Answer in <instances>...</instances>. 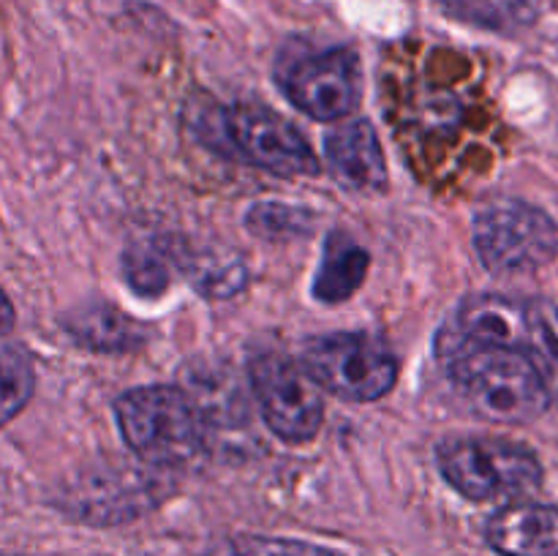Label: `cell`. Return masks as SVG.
<instances>
[{
    "label": "cell",
    "mask_w": 558,
    "mask_h": 556,
    "mask_svg": "<svg viewBox=\"0 0 558 556\" xmlns=\"http://www.w3.org/2000/svg\"><path fill=\"white\" fill-rule=\"evenodd\" d=\"M472 232L483 265L499 276L539 270L558 251L554 218L521 200H494L480 207Z\"/></svg>",
    "instance_id": "5b68a950"
},
{
    "label": "cell",
    "mask_w": 558,
    "mask_h": 556,
    "mask_svg": "<svg viewBox=\"0 0 558 556\" xmlns=\"http://www.w3.org/2000/svg\"><path fill=\"white\" fill-rule=\"evenodd\" d=\"M125 267V281L131 283V289L147 298H156L163 289L169 287V270L167 262L161 254H156L153 249L142 251H129L123 259Z\"/></svg>",
    "instance_id": "e0dca14e"
},
{
    "label": "cell",
    "mask_w": 558,
    "mask_h": 556,
    "mask_svg": "<svg viewBox=\"0 0 558 556\" xmlns=\"http://www.w3.org/2000/svg\"><path fill=\"white\" fill-rule=\"evenodd\" d=\"M251 390L267 428L287 445L314 439L325 420V398L303 365L278 352H262L248 365Z\"/></svg>",
    "instance_id": "8992f818"
},
{
    "label": "cell",
    "mask_w": 558,
    "mask_h": 556,
    "mask_svg": "<svg viewBox=\"0 0 558 556\" xmlns=\"http://www.w3.org/2000/svg\"><path fill=\"white\" fill-rule=\"evenodd\" d=\"M303 368L327 392L354 403L387 396L398 379V358L371 333L308 338L303 347Z\"/></svg>",
    "instance_id": "277c9868"
},
{
    "label": "cell",
    "mask_w": 558,
    "mask_h": 556,
    "mask_svg": "<svg viewBox=\"0 0 558 556\" xmlns=\"http://www.w3.org/2000/svg\"><path fill=\"white\" fill-rule=\"evenodd\" d=\"M368 273V251L347 232H332L325 243V256L314 278V298L319 303H343L352 298Z\"/></svg>",
    "instance_id": "8fae6325"
},
{
    "label": "cell",
    "mask_w": 558,
    "mask_h": 556,
    "mask_svg": "<svg viewBox=\"0 0 558 556\" xmlns=\"http://www.w3.org/2000/svg\"><path fill=\"white\" fill-rule=\"evenodd\" d=\"M436 352L463 401L490 423H532L554 401L534 360L518 349L439 336Z\"/></svg>",
    "instance_id": "6da1fadb"
},
{
    "label": "cell",
    "mask_w": 558,
    "mask_h": 556,
    "mask_svg": "<svg viewBox=\"0 0 558 556\" xmlns=\"http://www.w3.org/2000/svg\"><path fill=\"white\" fill-rule=\"evenodd\" d=\"M447 483L472 501L521 499L543 485V463L526 445L499 436H452L436 450Z\"/></svg>",
    "instance_id": "3957f363"
},
{
    "label": "cell",
    "mask_w": 558,
    "mask_h": 556,
    "mask_svg": "<svg viewBox=\"0 0 558 556\" xmlns=\"http://www.w3.org/2000/svg\"><path fill=\"white\" fill-rule=\"evenodd\" d=\"M245 223L259 238H300L311 229V213L292 205H278V202H262L251 207Z\"/></svg>",
    "instance_id": "2e32d148"
},
{
    "label": "cell",
    "mask_w": 558,
    "mask_h": 556,
    "mask_svg": "<svg viewBox=\"0 0 558 556\" xmlns=\"http://www.w3.org/2000/svg\"><path fill=\"white\" fill-rule=\"evenodd\" d=\"M485 543L499 556H558V507L515 501L485 523Z\"/></svg>",
    "instance_id": "30bf717a"
},
{
    "label": "cell",
    "mask_w": 558,
    "mask_h": 556,
    "mask_svg": "<svg viewBox=\"0 0 558 556\" xmlns=\"http://www.w3.org/2000/svg\"><path fill=\"white\" fill-rule=\"evenodd\" d=\"M526 354L543 374L550 398H558V300H526Z\"/></svg>",
    "instance_id": "4fadbf2b"
},
{
    "label": "cell",
    "mask_w": 558,
    "mask_h": 556,
    "mask_svg": "<svg viewBox=\"0 0 558 556\" xmlns=\"http://www.w3.org/2000/svg\"><path fill=\"white\" fill-rule=\"evenodd\" d=\"M114 420L125 445L147 461V467H183L205 447V418L199 403L180 387H134L118 398Z\"/></svg>",
    "instance_id": "7a4b0ae2"
},
{
    "label": "cell",
    "mask_w": 558,
    "mask_h": 556,
    "mask_svg": "<svg viewBox=\"0 0 558 556\" xmlns=\"http://www.w3.org/2000/svg\"><path fill=\"white\" fill-rule=\"evenodd\" d=\"M14 305H11V300H9V294L3 292V289H0V333H5V330H11V327H14Z\"/></svg>",
    "instance_id": "ac0fdd59"
},
{
    "label": "cell",
    "mask_w": 558,
    "mask_h": 556,
    "mask_svg": "<svg viewBox=\"0 0 558 556\" xmlns=\"http://www.w3.org/2000/svg\"><path fill=\"white\" fill-rule=\"evenodd\" d=\"M278 85L300 112L322 123H336L357 107L363 96V69L352 49L330 47L283 60Z\"/></svg>",
    "instance_id": "ba28073f"
},
{
    "label": "cell",
    "mask_w": 558,
    "mask_h": 556,
    "mask_svg": "<svg viewBox=\"0 0 558 556\" xmlns=\"http://www.w3.org/2000/svg\"><path fill=\"white\" fill-rule=\"evenodd\" d=\"M325 161L341 185L357 194L387 189V164L381 142L368 120L336 125L325 140Z\"/></svg>",
    "instance_id": "9c48e42d"
},
{
    "label": "cell",
    "mask_w": 558,
    "mask_h": 556,
    "mask_svg": "<svg viewBox=\"0 0 558 556\" xmlns=\"http://www.w3.org/2000/svg\"><path fill=\"white\" fill-rule=\"evenodd\" d=\"M36 390V371L22 349L0 343V425L11 423Z\"/></svg>",
    "instance_id": "5bb4252c"
},
{
    "label": "cell",
    "mask_w": 558,
    "mask_h": 556,
    "mask_svg": "<svg viewBox=\"0 0 558 556\" xmlns=\"http://www.w3.org/2000/svg\"><path fill=\"white\" fill-rule=\"evenodd\" d=\"M69 330L76 341L93 349H129L142 341L140 327L134 319L123 316L109 305H96V309H80L69 322Z\"/></svg>",
    "instance_id": "7c38bea8"
},
{
    "label": "cell",
    "mask_w": 558,
    "mask_h": 556,
    "mask_svg": "<svg viewBox=\"0 0 558 556\" xmlns=\"http://www.w3.org/2000/svg\"><path fill=\"white\" fill-rule=\"evenodd\" d=\"M202 556H343L327 545L292 537H262V534H238L210 545Z\"/></svg>",
    "instance_id": "9a60e30c"
},
{
    "label": "cell",
    "mask_w": 558,
    "mask_h": 556,
    "mask_svg": "<svg viewBox=\"0 0 558 556\" xmlns=\"http://www.w3.org/2000/svg\"><path fill=\"white\" fill-rule=\"evenodd\" d=\"M216 145L234 147L248 164L276 174H316L319 158L305 136L262 104H234L216 114Z\"/></svg>",
    "instance_id": "52a82bcc"
}]
</instances>
